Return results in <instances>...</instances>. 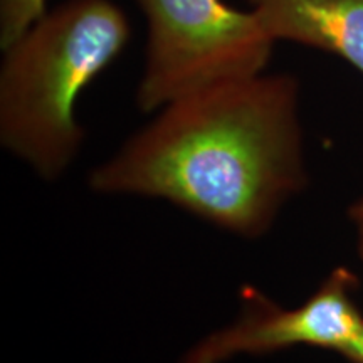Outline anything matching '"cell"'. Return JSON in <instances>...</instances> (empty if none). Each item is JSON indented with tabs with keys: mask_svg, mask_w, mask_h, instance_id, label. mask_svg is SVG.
<instances>
[{
	"mask_svg": "<svg viewBox=\"0 0 363 363\" xmlns=\"http://www.w3.org/2000/svg\"><path fill=\"white\" fill-rule=\"evenodd\" d=\"M306 182L298 81L266 72L165 104L88 179L96 194L169 202L244 239L269 233Z\"/></svg>",
	"mask_w": 363,
	"mask_h": 363,
	"instance_id": "cell-1",
	"label": "cell"
},
{
	"mask_svg": "<svg viewBox=\"0 0 363 363\" xmlns=\"http://www.w3.org/2000/svg\"><path fill=\"white\" fill-rule=\"evenodd\" d=\"M128 17L113 0H66L2 49L0 143L39 179L69 170L84 142L83 91L123 52Z\"/></svg>",
	"mask_w": 363,
	"mask_h": 363,
	"instance_id": "cell-2",
	"label": "cell"
},
{
	"mask_svg": "<svg viewBox=\"0 0 363 363\" xmlns=\"http://www.w3.org/2000/svg\"><path fill=\"white\" fill-rule=\"evenodd\" d=\"M148 26L136 104L155 113L174 99L262 74L276 40L252 11L224 0H135Z\"/></svg>",
	"mask_w": 363,
	"mask_h": 363,
	"instance_id": "cell-3",
	"label": "cell"
},
{
	"mask_svg": "<svg viewBox=\"0 0 363 363\" xmlns=\"http://www.w3.org/2000/svg\"><path fill=\"white\" fill-rule=\"evenodd\" d=\"M357 284V276L340 266L296 308H283L256 289L246 288L233 323L212 331L194 347L212 363L239 355H269L294 347L321 348L340 355L363 325L355 301Z\"/></svg>",
	"mask_w": 363,
	"mask_h": 363,
	"instance_id": "cell-4",
	"label": "cell"
},
{
	"mask_svg": "<svg viewBox=\"0 0 363 363\" xmlns=\"http://www.w3.org/2000/svg\"><path fill=\"white\" fill-rule=\"evenodd\" d=\"M276 43H296L342 57L363 74V0H251Z\"/></svg>",
	"mask_w": 363,
	"mask_h": 363,
	"instance_id": "cell-5",
	"label": "cell"
},
{
	"mask_svg": "<svg viewBox=\"0 0 363 363\" xmlns=\"http://www.w3.org/2000/svg\"><path fill=\"white\" fill-rule=\"evenodd\" d=\"M45 11V0H0V48L19 38Z\"/></svg>",
	"mask_w": 363,
	"mask_h": 363,
	"instance_id": "cell-6",
	"label": "cell"
},
{
	"mask_svg": "<svg viewBox=\"0 0 363 363\" xmlns=\"http://www.w3.org/2000/svg\"><path fill=\"white\" fill-rule=\"evenodd\" d=\"M348 217H350L353 230H355V235H357L358 254H360L363 261V197L352 203L350 211H348Z\"/></svg>",
	"mask_w": 363,
	"mask_h": 363,
	"instance_id": "cell-7",
	"label": "cell"
},
{
	"mask_svg": "<svg viewBox=\"0 0 363 363\" xmlns=\"http://www.w3.org/2000/svg\"><path fill=\"white\" fill-rule=\"evenodd\" d=\"M340 355L350 363H363V325L357 337L352 340V343Z\"/></svg>",
	"mask_w": 363,
	"mask_h": 363,
	"instance_id": "cell-8",
	"label": "cell"
},
{
	"mask_svg": "<svg viewBox=\"0 0 363 363\" xmlns=\"http://www.w3.org/2000/svg\"><path fill=\"white\" fill-rule=\"evenodd\" d=\"M182 363H212V362L207 360V358L203 357L197 348L192 347L187 353H185V357L182 358Z\"/></svg>",
	"mask_w": 363,
	"mask_h": 363,
	"instance_id": "cell-9",
	"label": "cell"
}]
</instances>
